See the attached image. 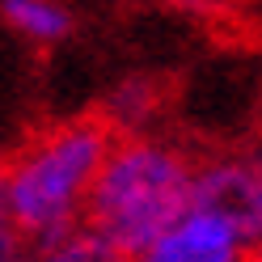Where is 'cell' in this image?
Instances as JSON below:
<instances>
[{"label": "cell", "instance_id": "1", "mask_svg": "<svg viewBox=\"0 0 262 262\" xmlns=\"http://www.w3.org/2000/svg\"><path fill=\"white\" fill-rule=\"evenodd\" d=\"M194 165L161 140H114L85 199L80 224L131 258L190 203Z\"/></svg>", "mask_w": 262, "mask_h": 262}, {"label": "cell", "instance_id": "2", "mask_svg": "<svg viewBox=\"0 0 262 262\" xmlns=\"http://www.w3.org/2000/svg\"><path fill=\"white\" fill-rule=\"evenodd\" d=\"M110 144L114 131L102 119H76L42 131L0 169L5 203L26 241H47L80 224L89 186Z\"/></svg>", "mask_w": 262, "mask_h": 262}, {"label": "cell", "instance_id": "3", "mask_svg": "<svg viewBox=\"0 0 262 262\" xmlns=\"http://www.w3.org/2000/svg\"><path fill=\"white\" fill-rule=\"evenodd\" d=\"M190 203L224 216L245 245L262 241V157H220L194 169Z\"/></svg>", "mask_w": 262, "mask_h": 262}, {"label": "cell", "instance_id": "4", "mask_svg": "<svg viewBox=\"0 0 262 262\" xmlns=\"http://www.w3.org/2000/svg\"><path fill=\"white\" fill-rule=\"evenodd\" d=\"M250 245L211 207L186 203L161 233L127 262H245Z\"/></svg>", "mask_w": 262, "mask_h": 262}, {"label": "cell", "instance_id": "5", "mask_svg": "<svg viewBox=\"0 0 262 262\" xmlns=\"http://www.w3.org/2000/svg\"><path fill=\"white\" fill-rule=\"evenodd\" d=\"M21 262H127V258L119 250H110L97 233H89L85 224H76V228H68L59 237L30 241Z\"/></svg>", "mask_w": 262, "mask_h": 262}, {"label": "cell", "instance_id": "6", "mask_svg": "<svg viewBox=\"0 0 262 262\" xmlns=\"http://www.w3.org/2000/svg\"><path fill=\"white\" fill-rule=\"evenodd\" d=\"M0 9H5V21L13 30H21L34 42H59L72 30L68 9H59L55 0H5Z\"/></svg>", "mask_w": 262, "mask_h": 262}, {"label": "cell", "instance_id": "7", "mask_svg": "<svg viewBox=\"0 0 262 262\" xmlns=\"http://www.w3.org/2000/svg\"><path fill=\"white\" fill-rule=\"evenodd\" d=\"M157 110V89L148 85V80H127V85L114 89L110 97V114H106V127H144L148 123V114Z\"/></svg>", "mask_w": 262, "mask_h": 262}, {"label": "cell", "instance_id": "8", "mask_svg": "<svg viewBox=\"0 0 262 262\" xmlns=\"http://www.w3.org/2000/svg\"><path fill=\"white\" fill-rule=\"evenodd\" d=\"M26 237H21V228L13 224V211L5 203V178H0V262H21L26 258Z\"/></svg>", "mask_w": 262, "mask_h": 262}, {"label": "cell", "instance_id": "9", "mask_svg": "<svg viewBox=\"0 0 262 262\" xmlns=\"http://www.w3.org/2000/svg\"><path fill=\"white\" fill-rule=\"evenodd\" d=\"M245 262H262V241L250 245V254H245Z\"/></svg>", "mask_w": 262, "mask_h": 262}]
</instances>
